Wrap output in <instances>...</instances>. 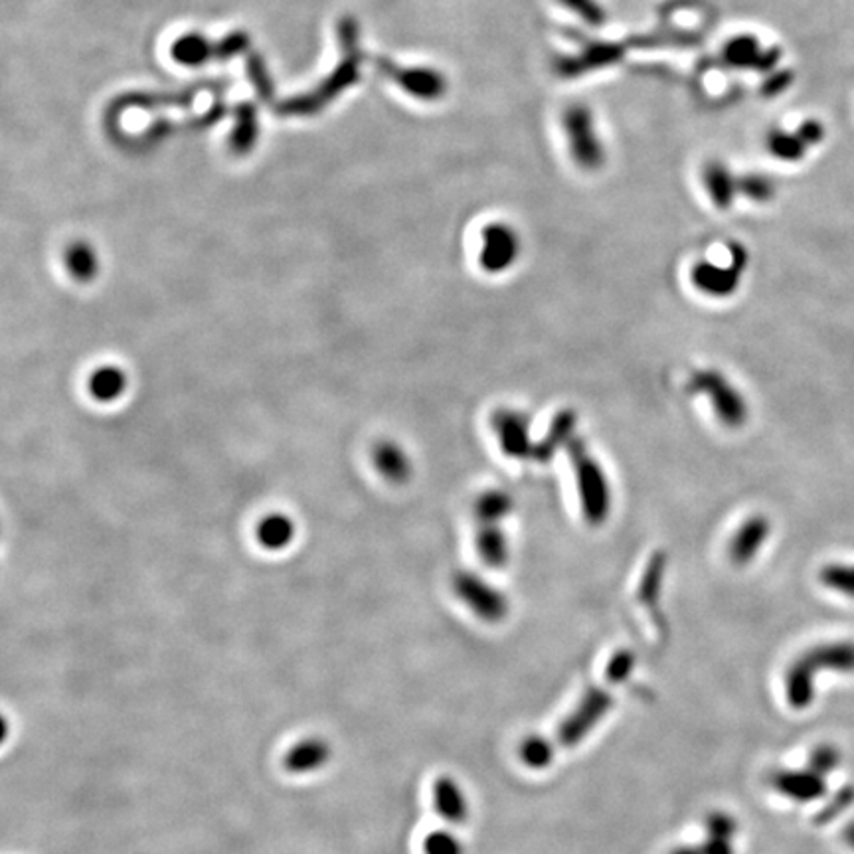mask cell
Returning a JSON list of instances; mask_svg holds the SVG:
<instances>
[{
  "label": "cell",
  "mask_w": 854,
  "mask_h": 854,
  "mask_svg": "<svg viewBox=\"0 0 854 854\" xmlns=\"http://www.w3.org/2000/svg\"><path fill=\"white\" fill-rule=\"evenodd\" d=\"M568 449L572 465L576 471L581 512L590 524L600 527L610 517L611 503H613L610 478L601 468L600 461L591 455L590 449L586 448L581 439H572Z\"/></svg>",
  "instance_id": "obj_1"
},
{
  "label": "cell",
  "mask_w": 854,
  "mask_h": 854,
  "mask_svg": "<svg viewBox=\"0 0 854 854\" xmlns=\"http://www.w3.org/2000/svg\"><path fill=\"white\" fill-rule=\"evenodd\" d=\"M572 161L584 171H598L605 163V147L586 105H572L562 117Z\"/></svg>",
  "instance_id": "obj_2"
},
{
  "label": "cell",
  "mask_w": 854,
  "mask_h": 854,
  "mask_svg": "<svg viewBox=\"0 0 854 854\" xmlns=\"http://www.w3.org/2000/svg\"><path fill=\"white\" fill-rule=\"evenodd\" d=\"M689 390L692 394L708 397V402L714 407V414L723 422L724 426L740 427L748 422L750 407H748L746 397L718 370L694 372L689 380Z\"/></svg>",
  "instance_id": "obj_3"
},
{
  "label": "cell",
  "mask_w": 854,
  "mask_h": 854,
  "mask_svg": "<svg viewBox=\"0 0 854 854\" xmlns=\"http://www.w3.org/2000/svg\"><path fill=\"white\" fill-rule=\"evenodd\" d=\"M451 588L458 600L481 621L500 623L509 615V598L473 572H458L453 576Z\"/></svg>",
  "instance_id": "obj_4"
},
{
  "label": "cell",
  "mask_w": 854,
  "mask_h": 854,
  "mask_svg": "<svg viewBox=\"0 0 854 854\" xmlns=\"http://www.w3.org/2000/svg\"><path fill=\"white\" fill-rule=\"evenodd\" d=\"M748 265V252L740 244L730 245V264L718 265L708 259H702L692 265V285L711 297H730L740 287L743 272Z\"/></svg>",
  "instance_id": "obj_5"
},
{
  "label": "cell",
  "mask_w": 854,
  "mask_h": 854,
  "mask_svg": "<svg viewBox=\"0 0 854 854\" xmlns=\"http://www.w3.org/2000/svg\"><path fill=\"white\" fill-rule=\"evenodd\" d=\"M520 238L512 226L493 222L481 232L478 264L487 274H505L520 257Z\"/></svg>",
  "instance_id": "obj_6"
},
{
  "label": "cell",
  "mask_w": 854,
  "mask_h": 854,
  "mask_svg": "<svg viewBox=\"0 0 854 854\" xmlns=\"http://www.w3.org/2000/svg\"><path fill=\"white\" fill-rule=\"evenodd\" d=\"M611 706H613V696L605 689L593 686L586 692L578 706L559 728L562 746H578L596 728V724L605 718Z\"/></svg>",
  "instance_id": "obj_7"
},
{
  "label": "cell",
  "mask_w": 854,
  "mask_h": 854,
  "mask_svg": "<svg viewBox=\"0 0 854 854\" xmlns=\"http://www.w3.org/2000/svg\"><path fill=\"white\" fill-rule=\"evenodd\" d=\"M491 422L500 448L509 458L532 459L534 443L530 438V417L524 412L500 407Z\"/></svg>",
  "instance_id": "obj_8"
},
{
  "label": "cell",
  "mask_w": 854,
  "mask_h": 854,
  "mask_svg": "<svg viewBox=\"0 0 854 854\" xmlns=\"http://www.w3.org/2000/svg\"><path fill=\"white\" fill-rule=\"evenodd\" d=\"M724 61L732 68L753 71H772L782 60V50L777 46L762 48L753 36H738L724 46Z\"/></svg>",
  "instance_id": "obj_9"
},
{
  "label": "cell",
  "mask_w": 854,
  "mask_h": 854,
  "mask_svg": "<svg viewBox=\"0 0 854 854\" xmlns=\"http://www.w3.org/2000/svg\"><path fill=\"white\" fill-rule=\"evenodd\" d=\"M372 463L380 473V477L386 478L388 483H394V485H404L414 473V463L407 455L406 449L392 439L378 441L372 449Z\"/></svg>",
  "instance_id": "obj_10"
},
{
  "label": "cell",
  "mask_w": 854,
  "mask_h": 854,
  "mask_svg": "<svg viewBox=\"0 0 854 854\" xmlns=\"http://www.w3.org/2000/svg\"><path fill=\"white\" fill-rule=\"evenodd\" d=\"M770 530L772 524L765 517H752L746 520L730 542V558L734 564L743 566L752 562L770 539Z\"/></svg>",
  "instance_id": "obj_11"
},
{
  "label": "cell",
  "mask_w": 854,
  "mask_h": 854,
  "mask_svg": "<svg viewBox=\"0 0 854 854\" xmlns=\"http://www.w3.org/2000/svg\"><path fill=\"white\" fill-rule=\"evenodd\" d=\"M434 807L449 824H463L469 817L468 795L453 777L441 775L434 783Z\"/></svg>",
  "instance_id": "obj_12"
},
{
  "label": "cell",
  "mask_w": 854,
  "mask_h": 854,
  "mask_svg": "<svg viewBox=\"0 0 854 854\" xmlns=\"http://www.w3.org/2000/svg\"><path fill=\"white\" fill-rule=\"evenodd\" d=\"M576 426H578V416L574 409L558 412V416L550 424L549 434L540 439L539 443H534L532 459L540 463H549L559 449L568 448L572 439L576 438Z\"/></svg>",
  "instance_id": "obj_13"
},
{
  "label": "cell",
  "mask_w": 854,
  "mask_h": 854,
  "mask_svg": "<svg viewBox=\"0 0 854 854\" xmlns=\"http://www.w3.org/2000/svg\"><path fill=\"white\" fill-rule=\"evenodd\" d=\"M394 78L402 85V90H406L416 100L434 102L446 93V78L431 68H409V70L396 68Z\"/></svg>",
  "instance_id": "obj_14"
},
{
  "label": "cell",
  "mask_w": 854,
  "mask_h": 854,
  "mask_svg": "<svg viewBox=\"0 0 854 854\" xmlns=\"http://www.w3.org/2000/svg\"><path fill=\"white\" fill-rule=\"evenodd\" d=\"M702 181H704V188L712 198V203L716 204V208L720 210H728L732 206L736 196H738V176H734L732 171L720 163V161H712V163L704 166V173H702Z\"/></svg>",
  "instance_id": "obj_15"
},
{
  "label": "cell",
  "mask_w": 854,
  "mask_h": 854,
  "mask_svg": "<svg viewBox=\"0 0 854 854\" xmlns=\"http://www.w3.org/2000/svg\"><path fill=\"white\" fill-rule=\"evenodd\" d=\"M477 550L481 559L491 568H503L509 562V539L498 524H481Z\"/></svg>",
  "instance_id": "obj_16"
},
{
  "label": "cell",
  "mask_w": 854,
  "mask_h": 854,
  "mask_svg": "<svg viewBox=\"0 0 854 854\" xmlns=\"http://www.w3.org/2000/svg\"><path fill=\"white\" fill-rule=\"evenodd\" d=\"M515 509V500L507 491L491 488L475 503V517L481 524H500Z\"/></svg>",
  "instance_id": "obj_17"
},
{
  "label": "cell",
  "mask_w": 854,
  "mask_h": 854,
  "mask_svg": "<svg viewBox=\"0 0 854 854\" xmlns=\"http://www.w3.org/2000/svg\"><path fill=\"white\" fill-rule=\"evenodd\" d=\"M765 145H768V151L783 163H799L809 151V147L801 141L797 131H783V129H773V131L768 132Z\"/></svg>",
  "instance_id": "obj_18"
},
{
  "label": "cell",
  "mask_w": 854,
  "mask_h": 854,
  "mask_svg": "<svg viewBox=\"0 0 854 854\" xmlns=\"http://www.w3.org/2000/svg\"><path fill=\"white\" fill-rule=\"evenodd\" d=\"M125 386H127V380L123 377L119 368L105 367L93 372L92 378H90V392L95 400H102V402L117 400L122 396Z\"/></svg>",
  "instance_id": "obj_19"
},
{
  "label": "cell",
  "mask_w": 854,
  "mask_h": 854,
  "mask_svg": "<svg viewBox=\"0 0 854 854\" xmlns=\"http://www.w3.org/2000/svg\"><path fill=\"white\" fill-rule=\"evenodd\" d=\"M293 534H296L293 522L281 515H274V517L265 519L257 529L259 542L264 544L265 549L272 550L285 549L293 540Z\"/></svg>",
  "instance_id": "obj_20"
},
{
  "label": "cell",
  "mask_w": 854,
  "mask_h": 854,
  "mask_svg": "<svg viewBox=\"0 0 854 854\" xmlns=\"http://www.w3.org/2000/svg\"><path fill=\"white\" fill-rule=\"evenodd\" d=\"M328 746L323 740H309L301 746H297L293 753L289 755V768L293 772H309L321 768L328 758Z\"/></svg>",
  "instance_id": "obj_21"
},
{
  "label": "cell",
  "mask_w": 854,
  "mask_h": 854,
  "mask_svg": "<svg viewBox=\"0 0 854 854\" xmlns=\"http://www.w3.org/2000/svg\"><path fill=\"white\" fill-rule=\"evenodd\" d=\"M665 569H667V554L657 552L653 556L651 562L647 564V572H645V576L641 580L639 596L645 605H651L659 598Z\"/></svg>",
  "instance_id": "obj_22"
},
{
  "label": "cell",
  "mask_w": 854,
  "mask_h": 854,
  "mask_svg": "<svg viewBox=\"0 0 854 854\" xmlns=\"http://www.w3.org/2000/svg\"><path fill=\"white\" fill-rule=\"evenodd\" d=\"M554 758V746L542 736H530L520 743V762L527 763L532 770H544Z\"/></svg>",
  "instance_id": "obj_23"
},
{
  "label": "cell",
  "mask_w": 854,
  "mask_h": 854,
  "mask_svg": "<svg viewBox=\"0 0 854 854\" xmlns=\"http://www.w3.org/2000/svg\"><path fill=\"white\" fill-rule=\"evenodd\" d=\"M738 194H743L753 203H768L775 194V184L765 174L750 173L738 178Z\"/></svg>",
  "instance_id": "obj_24"
},
{
  "label": "cell",
  "mask_w": 854,
  "mask_h": 854,
  "mask_svg": "<svg viewBox=\"0 0 854 854\" xmlns=\"http://www.w3.org/2000/svg\"><path fill=\"white\" fill-rule=\"evenodd\" d=\"M70 274L80 281H90L97 274V257L88 245L78 244L68 252Z\"/></svg>",
  "instance_id": "obj_25"
},
{
  "label": "cell",
  "mask_w": 854,
  "mask_h": 854,
  "mask_svg": "<svg viewBox=\"0 0 854 854\" xmlns=\"http://www.w3.org/2000/svg\"><path fill=\"white\" fill-rule=\"evenodd\" d=\"M424 854H463V843L459 841L455 834L448 831V829H438V831H431L424 839Z\"/></svg>",
  "instance_id": "obj_26"
},
{
  "label": "cell",
  "mask_w": 854,
  "mask_h": 854,
  "mask_svg": "<svg viewBox=\"0 0 854 854\" xmlns=\"http://www.w3.org/2000/svg\"><path fill=\"white\" fill-rule=\"evenodd\" d=\"M821 580L836 591H843L846 596L854 598V566H844V564H833L827 566L821 574Z\"/></svg>",
  "instance_id": "obj_27"
},
{
  "label": "cell",
  "mask_w": 854,
  "mask_h": 854,
  "mask_svg": "<svg viewBox=\"0 0 854 854\" xmlns=\"http://www.w3.org/2000/svg\"><path fill=\"white\" fill-rule=\"evenodd\" d=\"M559 2L591 26H600L605 21V11L598 0H559Z\"/></svg>",
  "instance_id": "obj_28"
},
{
  "label": "cell",
  "mask_w": 854,
  "mask_h": 854,
  "mask_svg": "<svg viewBox=\"0 0 854 854\" xmlns=\"http://www.w3.org/2000/svg\"><path fill=\"white\" fill-rule=\"evenodd\" d=\"M633 667H635V655L630 651H620L611 659L608 674H610L611 681L621 682L633 671Z\"/></svg>",
  "instance_id": "obj_29"
},
{
  "label": "cell",
  "mask_w": 854,
  "mask_h": 854,
  "mask_svg": "<svg viewBox=\"0 0 854 854\" xmlns=\"http://www.w3.org/2000/svg\"><path fill=\"white\" fill-rule=\"evenodd\" d=\"M797 135L811 149V147H817L819 142H823L827 131H824L823 123L817 122V119H807L797 127Z\"/></svg>",
  "instance_id": "obj_30"
},
{
  "label": "cell",
  "mask_w": 854,
  "mask_h": 854,
  "mask_svg": "<svg viewBox=\"0 0 854 854\" xmlns=\"http://www.w3.org/2000/svg\"><path fill=\"white\" fill-rule=\"evenodd\" d=\"M794 83V73H789V71H777L775 76H772L768 82L763 83V93L765 95H780V93L785 92L789 85Z\"/></svg>",
  "instance_id": "obj_31"
},
{
  "label": "cell",
  "mask_w": 854,
  "mask_h": 854,
  "mask_svg": "<svg viewBox=\"0 0 854 854\" xmlns=\"http://www.w3.org/2000/svg\"><path fill=\"white\" fill-rule=\"evenodd\" d=\"M671 854H704L702 851H699V849H692V846H679V849H674Z\"/></svg>",
  "instance_id": "obj_32"
},
{
  "label": "cell",
  "mask_w": 854,
  "mask_h": 854,
  "mask_svg": "<svg viewBox=\"0 0 854 854\" xmlns=\"http://www.w3.org/2000/svg\"><path fill=\"white\" fill-rule=\"evenodd\" d=\"M4 734H7V724H4V720L0 718V742H2V738H4Z\"/></svg>",
  "instance_id": "obj_33"
}]
</instances>
